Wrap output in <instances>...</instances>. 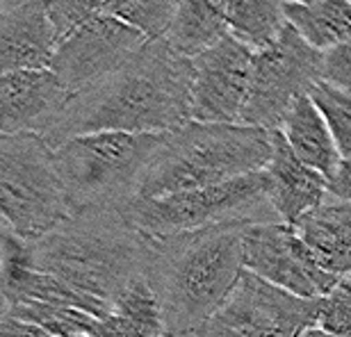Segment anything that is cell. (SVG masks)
Returning <instances> with one entry per match:
<instances>
[{"label": "cell", "instance_id": "obj_1", "mask_svg": "<svg viewBox=\"0 0 351 337\" xmlns=\"http://www.w3.org/2000/svg\"><path fill=\"white\" fill-rule=\"evenodd\" d=\"M192 73L194 60L167 39L146 41L128 64L69 98L44 139L55 149L89 132L169 135L192 121Z\"/></svg>", "mask_w": 351, "mask_h": 337}, {"label": "cell", "instance_id": "obj_2", "mask_svg": "<svg viewBox=\"0 0 351 337\" xmlns=\"http://www.w3.org/2000/svg\"><path fill=\"white\" fill-rule=\"evenodd\" d=\"M247 221L149 240L146 278L162 310L167 337H196L244 271Z\"/></svg>", "mask_w": 351, "mask_h": 337}, {"label": "cell", "instance_id": "obj_3", "mask_svg": "<svg viewBox=\"0 0 351 337\" xmlns=\"http://www.w3.org/2000/svg\"><path fill=\"white\" fill-rule=\"evenodd\" d=\"M149 240L121 212L73 214L44 240L30 244L32 264L53 276L94 317L112 312L132 280L146 273Z\"/></svg>", "mask_w": 351, "mask_h": 337}, {"label": "cell", "instance_id": "obj_4", "mask_svg": "<svg viewBox=\"0 0 351 337\" xmlns=\"http://www.w3.org/2000/svg\"><path fill=\"white\" fill-rule=\"evenodd\" d=\"M271 153V130L244 123L187 121L167 135L162 149L144 171L135 196L153 199L261 173L269 164Z\"/></svg>", "mask_w": 351, "mask_h": 337}, {"label": "cell", "instance_id": "obj_5", "mask_svg": "<svg viewBox=\"0 0 351 337\" xmlns=\"http://www.w3.org/2000/svg\"><path fill=\"white\" fill-rule=\"evenodd\" d=\"M167 135L89 132L53 149L73 214L119 212L142 182Z\"/></svg>", "mask_w": 351, "mask_h": 337}, {"label": "cell", "instance_id": "obj_6", "mask_svg": "<svg viewBox=\"0 0 351 337\" xmlns=\"http://www.w3.org/2000/svg\"><path fill=\"white\" fill-rule=\"evenodd\" d=\"M0 214L27 244L73 216L53 146L37 132L0 135Z\"/></svg>", "mask_w": 351, "mask_h": 337}, {"label": "cell", "instance_id": "obj_7", "mask_svg": "<svg viewBox=\"0 0 351 337\" xmlns=\"http://www.w3.org/2000/svg\"><path fill=\"white\" fill-rule=\"evenodd\" d=\"M265 203V178L261 171L215 187L153 196V199L135 196L119 212L146 240H162L189 230L247 221Z\"/></svg>", "mask_w": 351, "mask_h": 337}, {"label": "cell", "instance_id": "obj_8", "mask_svg": "<svg viewBox=\"0 0 351 337\" xmlns=\"http://www.w3.org/2000/svg\"><path fill=\"white\" fill-rule=\"evenodd\" d=\"M322 64L324 53L313 48L287 23L274 44L254 53V71L242 123L278 130L292 105L311 94L322 80Z\"/></svg>", "mask_w": 351, "mask_h": 337}, {"label": "cell", "instance_id": "obj_9", "mask_svg": "<svg viewBox=\"0 0 351 337\" xmlns=\"http://www.w3.org/2000/svg\"><path fill=\"white\" fill-rule=\"evenodd\" d=\"M322 299H301L249 269L196 337H301L319 324Z\"/></svg>", "mask_w": 351, "mask_h": 337}, {"label": "cell", "instance_id": "obj_10", "mask_svg": "<svg viewBox=\"0 0 351 337\" xmlns=\"http://www.w3.org/2000/svg\"><path fill=\"white\" fill-rule=\"evenodd\" d=\"M244 269L301 299H324L338 283L317 262L294 226L249 221L242 240Z\"/></svg>", "mask_w": 351, "mask_h": 337}, {"label": "cell", "instance_id": "obj_11", "mask_svg": "<svg viewBox=\"0 0 351 337\" xmlns=\"http://www.w3.org/2000/svg\"><path fill=\"white\" fill-rule=\"evenodd\" d=\"M146 41L132 25L101 12L60 41L48 68L73 96L128 64Z\"/></svg>", "mask_w": 351, "mask_h": 337}, {"label": "cell", "instance_id": "obj_12", "mask_svg": "<svg viewBox=\"0 0 351 337\" xmlns=\"http://www.w3.org/2000/svg\"><path fill=\"white\" fill-rule=\"evenodd\" d=\"M192 60V121L242 123L254 51L226 34Z\"/></svg>", "mask_w": 351, "mask_h": 337}, {"label": "cell", "instance_id": "obj_13", "mask_svg": "<svg viewBox=\"0 0 351 337\" xmlns=\"http://www.w3.org/2000/svg\"><path fill=\"white\" fill-rule=\"evenodd\" d=\"M69 89L51 68L16 71L0 78V135L44 132L69 103Z\"/></svg>", "mask_w": 351, "mask_h": 337}, {"label": "cell", "instance_id": "obj_14", "mask_svg": "<svg viewBox=\"0 0 351 337\" xmlns=\"http://www.w3.org/2000/svg\"><path fill=\"white\" fill-rule=\"evenodd\" d=\"M274 132V153L269 164L263 168L267 205L287 226H297L306 214L319 208L328 196V178L306 166L294 155L285 135Z\"/></svg>", "mask_w": 351, "mask_h": 337}, {"label": "cell", "instance_id": "obj_15", "mask_svg": "<svg viewBox=\"0 0 351 337\" xmlns=\"http://www.w3.org/2000/svg\"><path fill=\"white\" fill-rule=\"evenodd\" d=\"M58 51V34L48 18L46 0H23L0 12V78L16 71L51 66Z\"/></svg>", "mask_w": 351, "mask_h": 337}, {"label": "cell", "instance_id": "obj_16", "mask_svg": "<svg viewBox=\"0 0 351 337\" xmlns=\"http://www.w3.org/2000/svg\"><path fill=\"white\" fill-rule=\"evenodd\" d=\"M294 228L328 273H351V203L324 201Z\"/></svg>", "mask_w": 351, "mask_h": 337}, {"label": "cell", "instance_id": "obj_17", "mask_svg": "<svg viewBox=\"0 0 351 337\" xmlns=\"http://www.w3.org/2000/svg\"><path fill=\"white\" fill-rule=\"evenodd\" d=\"M278 130L285 135L292 153L301 162L326 175L328 180L333 178L342 158L324 116H322V112L311 96L299 98L292 105V110L287 112Z\"/></svg>", "mask_w": 351, "mask_h": 337}, {"label": "cell", "instance_id": "obj_18", "mask_svg": "<svg viewBox=\"0 0 351 337\" xmlns=\"http://www.w3.org/2000/svg\"><path fill=\"white\" fill-rule=\"evenodd\" d=\"M230 0H178L167 41L185 58H196L228 34Z\"/></svg>", "mask_w": 351, "mask_h": 337}, {"label": "cell", "instance_id": "obj_19", "mask_svg": "<svg viewBox=\"0 0 351 337\" xmlns=\"http://www.w3.org/2000/svg\"><path fill=\"white\" fill-rule=\"evenodd\" d=\"M285 21L319 53L338 46L351 34L349 0H315L311 5H285Z\"/></svg>", "mask_w": 351, "mask_h": 337}, {"label": "cell", "instance_id": "obj_20", "mask_svg": "<svg viewBox=\"0 0 351 337\" xmlns=\"http://www.w3.org/2000/svg\"><path fill=\"white\" fill-rule=\"evenodd\" d=\"M285 0H230L228 34L258 53L285 30Z\"/></svg>", "mask_w": 351, "mask_h": 337}, {"label": "cell", "instance_id": "obj_21", "mask_svg": "<svg viewBox=\"0 0 351 337\" xmlns=\"http://www.w3.org/2000/svg\"><path fill=\"white\" fill-rule=\"evenodd\" d=\"M3 312L44 328L53 337H89L96 324L94 314L85 310L71 305L44 303V301H19V303H10Z\"/></svg>", "mask_w": 351, "mask_h": 337}, {"label": "cell", "instance_id": "obj_22", "mask_svg": "<svg viewBox=\"0 0 351 337\" xmlns=\"http://www.w3.org/2000/svg\"><path fill=\"white\" fill-rule=\"evenodd\" d=\"M178 10V0H108L105 14L139 30L149 41L167 39Z\"/></svg>", "mask_w": 351, "mask_h": 337}, {"label": "cell", "instance_id": "obj_23", "mask_svg": "<svg viewBox=\"0 0 351 337\" xmlns=\"http://www.w3.org/2000/svg\"><path fill=\"white\" fill-rule=\"evenodd\" d=\"M308 96L313 98V103L317 105V110L324 116L335 139V146L340 151V158H351V94L319 80Z\"/></svg>", "mask_w": 351, "mask_h": 337}, {"label": "cell", "instance_id": "obj_24", "mask_svg": "<svg viewBox=\"0 0 351 337\" xmlns=\"http://www.w3.org/2000/svg\"><path fill=\"white\" fill-rule=\"evenodd\" d=\"M317 326L333 335L351 337V273L342 276L333 290L322 299Z\"/></svg>", "mask_w": 351, "mask_h": 337}, {"label": "cell", "instance_id": "obj_25", "mask_svg": "<svg viewBox=\"0 0 351 337\" xmlns=\"http://www.w3.org/2000/svg\"><path fill=\"white\" fill-rule=\"evenodd\" d=\"M322 80L351 94V34L324 53Z\"/></svg>", "mask_w": 351, "mask_h": 337}, {"label": "cell", "instance_id": "obj_26", "mask_svg": "<svg viewBox=\"0 0 351 337\" xmlns=\"http://www.w3.org/2000/svg\"><path fill=\"white\" fill-rule=\"evenodd\" d=\"M30 253V244L14 233L12 226L0 214V305H7L5 301V280L7 273L16 262L27 258Z\"/></svg>", "mask_w": 351, "mask_h": 337}, {"label": "cell", "instance_id": "obj_27", "mask_svg": "<svg viewBox=\"0 0 351 337\" xmlns=\"http://www.w3.org/2000/svg\"><path fill=\"white\" fill-rule=\"evenodd\" d=\"M0 337H53L46 333L44 328L27 324L23 319H16L12 314L3 312L0 314Z\"/></svg>", "mask_w": 351, "mask_h": 337}, {"label": "cell", "instance_id": "obj_28", "mask_svg": "<svg viewBox=\"0 0 351 337\" xmlns=\"http://www.w3.org/2000/svg\"><path fill=\"white\" fill-rule=\"evenodd\" d=\"M328 196H333L335 201L351 203V158L340 160L333 178L328 180Z\"/></svg>", "mask_w": 351, "mask_h": 337}, {"label": "cell", "instance_id": "obj_29", "mask_svg": "<svg viewBox=\"0 0 351 337\" xmlns=\"http://www.w3.org/2000/svg\"><path fill=\"white\" fill-rule=\"evenodd\" d=\"M301 337H345V335H333V333H328L324 331V328H319V326H315L311 328V331H306Z\"/></svg>", "mask_w": 351, "mask_h": 337}, {"label": "cell", "instance_id": "obj_30", "mask_svg": "<svg viewBox=\"0 0 351 337\" xmlns=\"http://www.w3.org/2000/svg\"><path fill=\"white\" fill-rule=\"evenodd\" d=\"M290 3H297V5H311L315 0H290Z\"/></svg>", "mask_w": 351, "mask_h": 337}, {"label": "cell", "instance_id": "obj_31", "mask_svg": "<svg viewBox=\"0 0 351 337\" xmlns=\"http://www.w3.org/2000/svg\"><path fill=\"white\" fill-rule=\"evenodd\" d=\"M349 3H351V0H349Z\"/></svg>", "mask_w": 351, "mask_h": 337}]
</instances>
